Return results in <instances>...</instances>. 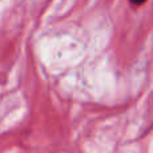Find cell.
Returning a JSON list of instances; mask_svg holds the SVG:
<instances>
[{"label": "cell", "mask_w": 153, "mask_h": 153, "mask_svg": "<svg viewBox=\"0 0 153 153\" xmlns=\"http://www.w3.org/2000/svg\"><path fill=\"white\" fill-rule=\"evenodd\" d=\"M129 1H130V4H133L134 7H140L146 3V0H129Z\"/></svg>", "instance_id": "cell-1"}]
</instances>
